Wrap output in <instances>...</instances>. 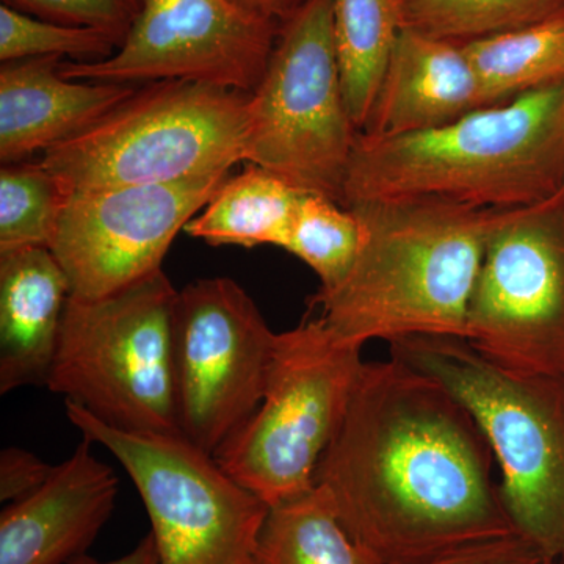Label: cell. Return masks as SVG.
Listing matches in <instances>:
<instances>
[{"mask_svg":"<svg viewBox=\"0 0 564 564\" xmlns=\"http://www.w3.org/2000/svg\"><path fill=\"white\" fill-rule=\"evenodd\" d=\"M54 467L24 448H3L0 454V500L11 503L36 491L50 480Z\"/></svg>","mask_w":564,"mask_h":564,"instance_id":"28","label":"cell"},{"mask_svg":"<svg viewBox=\"0 0 564 564\" xmlns=\"http://www.w3.org/2000/svg\"><path fill=\"white\" fill-rule=\"evenodd\" d=\"M560 198H562V202L564 203V187H563L562 193H560Z\"/></svg>","mask_w":564,"mask_h":564,"instance_id":"31","label":"cell"},{"mask_svg":"<svg viewBox=\"0 0 564 564\" xmlns=\"http://www.w3.org/2000/svg\"><path fill=\"white\" fill-rule=\"evenodd\" d=\"M485 107L511 101L564 77V13L462 43Z\"/></svg>","mask_w":564,"mask_h":564,"instance_id":"20","label":"cell"},{"mask_svg":"<svg viewBox=\"0 0 564 564\" xmlns=\"http://www.w3.org/2000/svg\"><path fill=\"white\" fill-rule=\"evenodd\" d=\"M564 187V77L430 131L359 135L343 206L436 202L524 209Z\"/></svg>","mask_w":564,"mask_h":564,"instance_id":"2","label":"cell"},{"mask_svg":"<svg viewBox=\"0 0 564 564\" xmlns=\"http://www.w3.org/2000/svg\"><path fill=\"white\" fill-rule=\"evenodd\" d=\"M84 437L50 480L0 516V564H65L85 554L109 521L117 474Z\"/></svg>","mask_w":564,"mask_h":564,"instance_id":"14","label":"cell"},{"mask_svg":"<svg viewBox=\"0 0 564 564\" xmlns=\"http://www.w3.org/2000/svg\"><path fill=\"white\" fill-rule=\"evenodd\" d=\"M358 137L340 80L333 0H304L284 20L250 95L245 162L343 204Z\"/></svg>","mask_w":564,"mask_h":564,"instance_id":"8","label":"cell"},{"mask_svg":"<svg viewBox=\"0 0 564 564\" xmlns=\"http://www.w3.org/2000/svg\"><path fill=\"white\" fill-rule=\"evenodd\" d=\"M66 415L135 484L161 564H254L270 507L214 455L181 434L121 432L73 402H66Z\"/></svg>","mask_w":564,"mask_h":564,"instance_id":"9","label":"cell"},{"mask_svg":"<svg viewBox=\"0 0 564 564\" xmlns=\"http://www.w3.org/2000/svg\"><path fill=\"white\" fill-rule=\"evenodd\" d=\"M485 107L462 43L404 25L359 135L389 139L451 124Z\"/></svg>","mask_w":564,"mask_h":564,"instance_id":"15","label":"cell"},{"mask_svg":"<svg viewBox=\"0 0 564 564\" xmlns=\"http://www.w3.org/2000/svg\"><path fill=\"white\" fill-rule=\"evenodd\" d=\"M411 564H552L521 534L459 549Z\"/></svg>","mask_w":564,"mask_h":564,"instance_id":"27","label":"cell"},{"mask_svg":"<svg viewBox=\"0 0 564 564\" xmlns=\"http://www.w3.org/2000/svg\"><path fill=\"white\" fill-rule=\"evenodd\" d=\"M228 177L220 172L68 193L50 250L68 276L70 295L101 299L162 270L177 234Z\"/></svg>","mask_w":564,"mask_h":564,"instance_id":"13","label":"cell"},{"mask_svg":"<svg viewBox=\"0 0 564 564\" xmlns=\"http://www.w3.org/2000/svg\"><path fill=\"white\" fill-rule=\"evenodd\" d=\"M3 3L41 20L96 29L117 41L120 47L139 17L143 0H3Z\"/></svg>","mask_w":564,"mask_h":564,"instance_id":"26","label":"cell"},{"mask_svg":"<svg viewBox=\"0 0 564 564\" xmlns=\"http://www.w3.org/2000/svg\"><path fill=\"white\" fill-rule=\"evenodd\" d=\"M61 181L41 163L0 170V252L51 248L66 202Z\"/></svg>","mask_w":564,"mask_h":564,"instance_id":"24","label":"cell"},{"mask_svg":"<svg viewBox=\"0 0 564 564\" xmlns=\"http://www.w3.org/2000/svg\"><path fill=\"white\" fill-rule=\"evenodd\" d=\"M68 564H161L159 558L158 547H155L154 536L148 534L147 538L140 541L133 551L129 552L128 555L121 556V558L113 560V562H98V560L88 558V556H77L76 560Z\"/></svg>","mask_w":564,"mask_h":564,"instance_id":"29","label":"cell"},{"mask_svg":"<svg viewBox=\"0 0 564 564\" xmlns=\"http://www.w3.org/2000/svg\"><path fill=\"white\" fill-rule=\"evenodd\" d=\"M404 25V0H333L340 80L348 113L359 132L369 120Z\"/></svg>","mask_w":564,"mask_h":564,"instance_id":"19","label":"cell"},{"mask_svg":"<svg viewBox=\"0 0 564 564\" xmlns=\"http://www.w3.org/2000/svg\"><path fill=\"white\" fill-rule=\"evenodd\" d=\"M303 193L250 163L242 173L223 182L184 231L212 247L273 245L284 250Z\"/></svg>","mask_w":564,"mask_h":564,"instance_id":"18","label":"cell"},{"mask_svg":"<svg viewBox=\"0 0 564 564\" xmlns=\"http://www.w3.org/2000/svg\"><path fill=\"white\" fill-rule=\"evenodd\" d=\"M362 240L355 210L317 193H303L284 250L314 270L318 291H329L350 273Z\"/></svg>","mask_w":564,"mask_h":564,"instance_id":"22","label":"cell"},{"mask_svg":"<svg viewBox=\"0 0 564 564\" xmlns=\"http://www.w3.org/2000/svg\"><path fill=\"white\" fill-rule=\"evenodd\" d=\"M276 333L231 278L180 291L176 388L182 436L217 454L262 402Z\"/></svg>","mask_w":564,"mask_h":564,"instance_id":"11","label":"cell"},{"mask_svg":"<svg viewBox=\"0 0 564 564\" xmlns=\"http://www.w3.org/2000/svg\"><path fill=\"white\" fill-rule=\"evenodd\" d=\"M237 2L240 6L247 7V9L258 11L263 17H269L276 21L278 18L288 20L293 11L302 6L304 0H237Z\"/></svg>","mask_w":564,"mask_h":564,"instance_id":"30","label":"cell"},{"mask_svg":"<svg viewBox=\"0 0 564 564\" xmlns=\"http://www.w3.org/2000/svg\"><path fill=\"white\" fill-rule=\"evenodd\" d=\"M118 50L117 41L96 29L41 20L2 3L0 7V61L73 57L99 62Z\"/></svg>","mask_w":564,"mask_h":564,"instance_id":"25","label":"cell"},{"mask_svg":"<svg viewBox=\"0 0 564 564\" xmlns=\"http://www.w3.org/2000/svg\"><path fill=\"white\" fill-rule=\"evenodd\" d=\"M552 564H556V563H552ZM560 564H564V563H560Z\"/></svg>","mask_w":564,"mask_h":564,"instance_id":"32","label":"cell"},{"mask_svg":"<svg viewBox=\"0 0 564 564\" xmlns=\"http://www.w3.org/2000/svg\"><path fill=\"white\" fill-rule=\"evenodd\" d=\"M69 296L50 248L0 252V393L47 386Z\"/></svg>","mask_w":564,"mask_h":564,"instance_id":"17","label":"cell"},{"mask_svg":"<svg viewBox=\"0 0 564 564\" xmlns=\"http://www.w3.org/2000/svg\"><path fill=\"white\" fill-rule=\"evenodd\" d=\"M248 101L212 85L151 82L40 163L66 193L229 172L245 162Z\"/></svg>","mask_w":564,"mask_h":564,"instance_id":"6","label":"cell"},{"mask_svg":"<svg viewBox=\"0 0 564 564\" xmlns=\"http://www.w3.org/2000/svg\"><path fill=\"white\" fill-rule=\"evenodd\" d=\"M466 339L500 366L564 377V203L500 212L467 310Z\"/></svg>","mask_w":564,"mask_h":564,"instance_id":"10","label":"cell"},{"mask_svg":"<svg viewBox=\"0 0 564 564\" xmlns=\"http://www.w3.org/2000/svg\"><path fill=\"white\" fill-rule=\"evenodd\" d=\"M364 240L350 273L311 304L356 345L408 336H467V310L486 240L500 212L436 202L348 207Z\"/></svg>","mask_w":564,"mask_h":564,"instance_id":"3","label":"cell"},{"mask_svg":"<svg viewBox=\"0 0 564 564\" xmlns=\"http://www.w3.org/2000/svg\"><path fill=\"white\" fill-rule=\"evenodd\" d=\"M61 57L6 62L0 68V161H24L87 131L135 93V85L69 80Z\"/></svg>","mask_w":564,"mask_h":564,"instance_id":"16","label":"cell"},{"mask_svg":"<svg viewBox=\"0 0 564 564\" xmlns=\"http://www.w3.org/2000/svg\"><path fill=\"white\" fill-rule=\"evenodd\" d=\"M254 564H383L340 524L328 492L311 491L270 507Z\"/></svg>","mask_w":564,"mask_h":564,"instance_id":"21","label":"cell"},{"mask_svg":"<svg viewBox=\"0 0 564 564\" xmlns=\"http://www.w3.org/2000/svg\"><path fill=\"white\" fill-rule=\"evenodd\" d=\"M470 411L440 381L366 362L315 485L340 524L383 564H411L518 536Z\"/></svg>","mask_w":564,"mask_h":564,"instance_id":"1","label":"cell"},{"mask_svg":"<svg viewBox=\"0 0 564 564\" xmlns=\"http://www.w3.org/2000/svg\"><path fill=\"white\" fill-rule=\"evenodd\" d=\"M564 13V0H404L406 24L466 43L527 28Z\"/></svg>","mask_w":564,"mask_h":564,"instance_id":"23","label":"cell"},{"mask_svg":"<svg viewBox=\"0 0 564 564\" xmlns=\"http://www.w3.org/2000/svg\"><path fill=\"white\" fill-rule=\"evenodd\" d=\"M237 0H143L131 31L99 62H62L69 80H182L254 93L280 29Z\"/></svg>","mask_w":564,"mask_h":564,"instance_id":"12","label":"cell"},{"mask_svg":"<svg viewBox=\"0 0 564 564\" xmlns=\"http://www.w3.org/2000/svg\"><path fill=\"white\" fill-rule=\"evenodd\" d=\"M177 295L163 270L101 299L70 295L46 388L121 432L181 434Z\"/></svg>","mask_w":564,"mask_h":564,"instance_id":"5","label":"cell"},{"mask_svg":"<svg viewBox=\"0 0 564 564\" xmlns=\"http://www.w3.org/2000/svg\"><path fill=\"white\" fill-rule=\"evenodd\" d=\"M364 364L322 318L276 334L262 402L215 458L269 507L311 491Z\"/></svg>","mask_w":564,"mask_h":564,"instance_id":"7","label":"cell"},{"mask_svg":"<svg viewBox=\"0 0 564 564\" xmlns=\"http://www.w3.org/2000/svg\"><path fill=\"white\" fill-rule=\"evenodd\" d=\"M391 358L440 381L474 415L499 467L514 529L547 560L564 558V377L522 372L454 336L402 337Z\"/></svg>","mask_w":564,"mask_h":564,"instance_id":"4","label":"cell"}]
</instances>
